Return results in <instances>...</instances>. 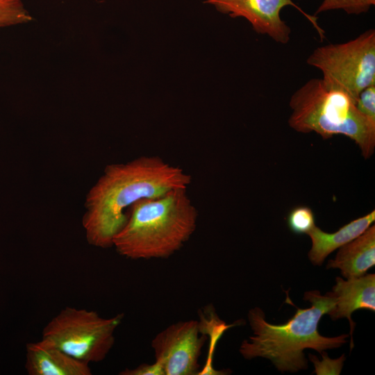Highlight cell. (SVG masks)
<instances>
[{
	"instance_id": "9c48e42d",
	"label": "cell",
	"mask_w": 375,
	"mask_h": 375,
	"mask_svg": "<svg viewBox=\"0 0 375 375\" xmlns=\"http://www.w3.org/2000/svg\"><path fill=\"white\" fill-rule=\"evenodd\" d=\"M335 285L329 292L335 300L334 308L328 312L333 320L347 318L350 324L351 343L356 324L351 319L352 313L358 309L375 311V274H366L362 276L350 279L336 277Z\"/></svg>"
},
{
	"instance_id": "5b68a950",
	"label": "cell",
	"mask_w": 375,
	"mask_h": 375,
	"mask_svg": "<svg viewBox=\"0 0 375 375\" xmlns=\"http://www.w3.org/2000/svg\"><path fill=\"white\" fill-rule=\"evenodd\" d=\"M124 315L103 317L97 311L66 306L44 326L42 338L83 362L103 361L115 342Z\"/></svg>"
},
{
	"instance_id": "5bb4252c",
	"label": "cell",
	"mask_w": 375,
	"mask_h": 375,
	"mask_svg": "<svg viewBox=\"0 0 375 375\" xmlns=\"http://www.w3.org/2000/svg\"><path fill=\"white\" fill-rule=\"evenodd\" d=\"M374 4L375 0H323L315 14L341 10L348 15H360L367 12Z\"/></svg>"
},
{
	"instance_id": "30bf717a",
	"label": "cell",
	"mask_w": 375,
	"mask_h": 375,
	"mask_svg": "<svg viewBox=\"0 0 375 375\" xmlns=\"http://www.w3.org/2000/svg\"><path fill=\"white\" fill-rule=\"evenodd\" d=\"M25 369L28 375H91L90 364L64 352L50 342L26 345Z\"/></svg>"
},
{
	"instance_id": "3957f363",
	"label": "cell",
	"mask_w": 375,
	"mask_h": 375,
	"mask_svg": "<svg viewBox=\"0 0 375 375\" xmlns=\"http://www.w3.org/2000/svg\"><path fill=\"white\" fill-rule=\"evenodd\" d=\"M197 218V210L186 188L140 199L130 208L127 221L114 237L112 247L129 259L168 258L190 239Z\"/></svg>"
},
{
	"instance_id": "ba28073f",
	"label": "cell",
	"mask_w": 375,
	"mask_h": 375,
	"mask_svg": "<svg viewBox=\"0 0 375 375\" xmlns=\"http://www.w3.org/2000/svg\"><path fill=\"white\" fill-rule=\"evenodd\" d=\"M206 3L233 18H244L256 33L267 35L281 44L289 42L291 34L290 26L281 17V11L285 6H292L308 18L321 37L324 36L316 18L305 14L292 0H206Z\"/></svg>"
},
{
	"instance_id": "9a60e30c",
	"label": "cell",
	"mask_w": 375,
	"mask_h": 375,
	"mask_svg": "<svg viewBox=\"0 0 375 375\" xmlns=\"http://www.w3.org/2000/svg\"><path fill=\"white\" fill-rule=\"evenodd\" d=\"M287 222L290 231L296 234H308L315 226L314 213L307 206L292 209L288 215Z\"/></svg>"
},
{
	"instance_id": "8992f818",
	"label": "cell",
	"mask_w": 375,
	"mask_h": 375,
	"mask_svg": "<svg viewBox=\"0 0 375 375\" xmlns=\"http://www.w3.org/2000/svg\"><path fill=\"white\" fill-rule=\"evenodd\" d=\"M306 62L321 71L324 81L356 101L362 90L375 84V30L345 42L317 47Z\"/></svg>"
},
{
	"instance_id": "8fae6325",
	"label": "cell",
	"mask_w": 375,
	"mask_h": 375,
	"mask_svg": "<svg viewBox=\"0 0 375 375\" xmlns=\"http://www.w3.org/2000/svg\"><path fill=\"white\" fill-rule=\"evenodd\" d=\"M375 265V226L371 225L361 235L343 245L326 268L340 269L346 278H359Z\"/></svg>"
},
{
	"instance_id": "e0dca14e",
	"label": "cell",
	"mask_w": 375,
	"mask_h": 375,
	"mask_svg": "<svg viewBox=\"0 0 375 375\" xmlns=\"http://www.w3.org/2000/svg\"><path fill=\"white\" fill-rule=\"evenodd\" d=\"M120 375H164L160 367L155 362L153 364H141L134 368H126L119 373Z\"/></svg>"
},
{
	"instance_id": "7c38bea8",
	"label": "cell",
	"mask_w": 375,
	"mask_h": 375,
	"mask_svg": "<svg viewBox=\"0 0 375 375\" xmlns=\"http://www.w3.org/2000/svg\"><path fill=\"white\" fill-rule=\"evenodd\" d=\"M374 221L375 210H372L332 233H326L315 225L307 234L312 242L308 254L310 261L320 266L330 253L361 235Z\"/></svg>"
},
{
	"instance_id": "7a4b0ae2",
	"label": "cell",
	"mask_w": 375,
	"mask_h": 375,
	"mask_svg": "<svg viewBox=\"0 0 375 375\" xmlns=\"http://www.w3.org/2000/svg\"><path fill=\"white\" fill-rule=\"evenodd\" d=\"M303 299L308 301V308L297 310L286 323L272 324L265 320L262 309L249 310L248 320L253 331L249 340H244L239 351L246 359L261 357L269 360L282 372H297L308 369L303 350L312 349L319 353L345 344L349 335L330 338L322 335L319 322L324 315L334 308L335 300L330 292L324 295L318 290L308 291Z\"/></svg>"
},
{
	"instance_id": "2e32d148",
	"label": "cell",
	"mask_w": 375,
	"mask_h": 375,
	"mask_svg": "<svg viewBox=\"0 0 375 375\" xmlns=\"http://www.w3.org/2000/svg\"><path fill=\"white\" fill-rule=\"evenodd\" d=\"M356 106L363 116L375 123V84L360 92L356 101Z\"/></svg>"
},
{
	"instance_id": "277c9868",
	"label": "cell",
	"mask_w": 375,
	"mask_h": 375,
	"mask_svg": "<svg viewBox=\"0 0 375 375\" xmlns=\"http://www.w3.org/2000/svg\"><path fill=\"white\" fill-rule=\"evenodd\" d=\"M289 106L288 124L293 130L314 132L324 139L343 135L355 142L365 159L373 155L375 123L358 110L356 100L344 90L311 78L292 94Z\"/></svg>"
},
{
	"instance_id": "52a82bcc",
	"label": "cell",
	"mask_w": 375,
	"mask_h": 375,
	"mask_svg": "<svg viewBox=\"0 0 375 375\" xmlns=\"http://www.w3.org/2000/svg\"><path fill=\"white\" fill-rule=\"evenodd\" d=\"M206 340L199 321L190 319L174 323L151 341L155 362L164 375L198 374L199 358Z\"/></svg>"
},
{
	"instance_id": "4fadbf2b",
	"label": "cell",
	"mask_w": 375,
	"mask_h": 375,
	"mask_svg": "<svg viewBox=\"0 0 375 375\" xmlns=\"http://www.w3.org/2000/svg\"><path fill=\"white\" fill-rule=\"evenodd\" d=\"M32 19L22 0H0V27L26 24Z\"/></svg>"
},
{
	"instance_id": "6da1fadb",
	"label": "cell",
	"mask_w": 375,
	"mask_h": 375,
	"mask_svg": "<svg viewBox=\"0 0 375 375\" xmlns=\"http://www.w3.org/2000/svg\"><path fill=\"white\" fill-rule=\"evenodd\" d=\"M191 182L190 174L157 156L106 165L85 197L82 226L86 240L95 247H112L135 202L175 189H188Z\"/></svg>"
}]
</instances>
